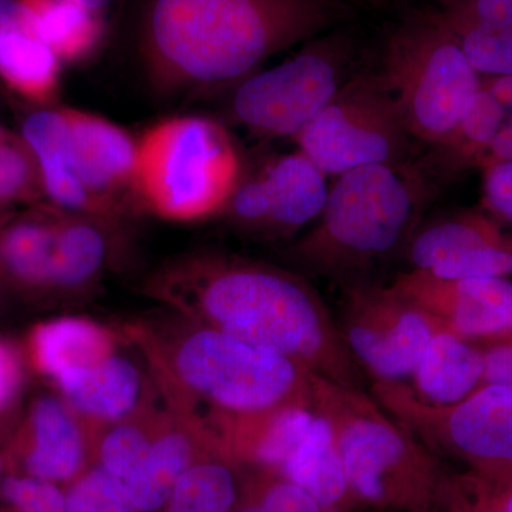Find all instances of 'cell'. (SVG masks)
I'll return each instance as SVG.
<instances>
[{
	"label": "cell",
	"mask_w": 512,
	"mask_h": 512,
	"mask_svg": "<svg viewBox=\"0 0 512 512\" xmlns=\"http://www.w3.org/2000/svg\"><path fill=\"white\" fill-rule=\"evenodd\" d=\"M484 190L488 205L512 224V161H497L488 167Z\"/></svg>",
	"instance_id": "38"
},
{
	"label": "cell",
	"mask_w": 512,
	"mask_h": 512,
	"mask_svg": "<svg viewBox=\"0 0 512 512\" xmlns=\"http://www.w3.org/2000/svg\"><path fill=\"white\" fill-rule=\"evenodd\" d=\"M241 168L238 148L220 123L202 116L170 117L138 141L133 190L164 220H205L227 210Z\"/></svg>",
	"instance_id": "6"
},
{
	"label": "cell",
	"mask_w": 512,
	"mask_h": 512,
	"mask_svg": "<svg viewBox=\"0 0 512 512\" xmlns=\"http://www.w3.org/2000/svg\"><path fill=\"white\" fill-rule=\"evenodd\" d=\"M424 192L423 178L403 163L339 175L315 227L292 254L309 271L329 278L365 271L413 237Z\"/></svg>",
	"instance_id": "5"
},
{
	"label": "cell",
	"mask_w": 512,
	"mask_h": 512,
	"mask_svg": "<svg viewBox=\"0 0 512 512\" xmlns=\"http://www.w3.org/2000/svg\"><path fill=\"white\" fill-rule=\"evenodd\" d=\"M393 286L461 338L478 342L512 333V281L504 276L443 281L410 271Z\"/></svg>",
	"instance_id": "13"
},
{
	"label": "cell",
	"mask_w": 512,
	"mask_h": 512,
	"mask_svg": "<svg viewBox=\"0 0 512 512\" xmlns=\"http://www.w3.org/2000/svg\"><path fill=\"white\" fill-rule=\"evenodd\" d=\"M239 503L237 478L222 461L194 463L178 480L168 512H235Z\"/></svg>",
	"instance_id": "27"
},
{
	"label": "cell",
	"mask_w": 512,
	"mask_h": 512,
	"mask_svg": "<svg viewBox=\"0 0 512 512\" xmlns=\"http://www.w3.org/2000/svg\"><path fill=\"white\" fill-rule=\"evenodd\" d=\"M79 2L101 15V12L109 8L110 5H113L116 0H79Z\"/></svg>",
	"instance_id": "43"
},
{
	"label": "cell",
	"mask_w": 512,
	"mask_h": 512,
	"mask_svg": "<svg viewBox=\"0 0 512 512\" xmlns=\"http://www.w3.org/2000/svg\"><path fill=\"white\" fill-rule=\"evenodd\" d=\"M57 222L25 218L0 229V271L16 285L55 289Z\"/></svg>",
	"instance_id": "22"
},
{
	"label": "cell",
	"mask_w": 512,
	"mask_h": 512,
	"mask_svg": "<svg viewBox=\"0 0 512 512\" xmlns=\"http://www.w3.org/2000/svg\"><path fill=\"white\" fill-rule=\"evenodd\" d=\"M67 160L80 183L107 210L111 195L131 185L136 173L138 141L113 121L66 109Z\"/></svg>",
	"instance_id": "14"
},
{
	"label": "cell",
	"mask_w": 512,
	"mask_h": 512,
	"mask_svg": "<svg viewBox=\"0 0 512 512\" xmlns=\"http://www.w3.org/2000/svg\"><path fill=\"white\" fill-rule=\"evenodd\" d=\"M23 370L19 353L10 343L0 340V413L15 402L22 387Z\"/></svg>",
	"instance_id": "40"
},
{
	"label": "cell",
	"mask_w": 512,
	"mask_h": 512,
	"mask_svg": "<svg viewBox=\"0 0 512 512\" xmlns=\"http://www.w3.org/2000/svg\"><path fill=\"white\" fill-rule=\"evenodd\" d=\"M419 512H447L443 507L437 505V507L429 508V510L419 511Z\"/></svg>",
	"instance_id": "45"
},
{
	"label": "cell",
	"mask_w": 512,
	"mask_h": 512,
	"mask_svg": "<svg viewBox=\"0 0 512 512\" xmlns=\"http://www.w3.org/2000/svg\"><path fill=\"white\" fill-rule=\"evenodd\" d=\"M495 497H497L498 508L500 512H512V478L500 481V483H493Z\"/></svg>",
	"instance_id": "41"
},
{
	"label": "cell",
	"mask_w": 512,
	"mask_h": 512,
	"mask_svg": "<svg viewBox=\"0 0 512 512\" xmlns=\"http://www.w3.org/2000/svg\"><path fill=\"white\" fill-rule=\"evenodd\" d=\"M501 117H503V110H501L500 101L487 86L481 84V89L474 94L460 123L440 146L446 147L447 150H454L456 147H460L463 151L471 148L488 150L500 128Z\"/></svg>",
	"instance_id": "31"
},
{
	"label": "cell",
	"mask_w": 512,
	"mask_h": 512,
	"mask_svg": "<svg viewBox=\"0 0 512 512\" xmlns=\"http://www.w3.org/2000/svg\"><path fill=\"white\" fill-rule=\"evenodd\" d=\"M22 138L33 154L42 190L64 210L101 212L103 205L80 183L67 160V116L63 110H39L23 123Z\"/></svg>",
	"instance_id": "19"
},
{
	"label": "cell",
	"mask_w": 512,
	"mask_h": 512,
	"mask_svg": "<svg viewBox=\"0 0 512 512\" xmlns=\"http://www.w3.org/2000/svg\"><path fill=\"white\" fill-rule=\"evenodd\" d=\"M372 393L441 460L493 483L512 478V387L483 384L448 406L424 402L406 382H373Z\"/></svg>",
	"instance_id": "7"
},
{
	"label": "cell",
	"mask_w": 512,
	"mask_h": 512,
	"mask_svg": "<svg viewBox=\"0 0 512 512\" xmlns=\"http://www.w3.org/2000/svg\"><path fill=\"white\" fill-rule=\"evenodd\" d=\"M313 410L328 421L350 490L363 510L437 507L450 471L362 389L311 375Z\"/></svg>",
	"instance_id": "4"
},
{
	"label": "cell",
	"mask_w": 512,
	"mask_h": 512,
	"mask_svg": "<svg viewBox=\"0 0 512 512\" xmlns=\"http://www.w3.org/2000/svg\"><path fill=\"white\" fill-rule=\"evenodd\" d=\"M60 64L22 0H0V79L23 99L45 104L59 92Z\"/></svg>",
	"instance_id": "15"
},
{
	"label": "cell",
	"mask_w": 512,
	"mask_h": 512,
	"mask_svg": "<svg viewBox=\"0 0 512 512\" xmlns=\"http://www.w3.org/2000/svg\"><path fill=\"white\" fill-rule=\"evenodd\" d=\"M279 474L308 491L329 512L363 510L350 490L333 431L318 413L301 446Z\"/></svg>",
	"instance_id": "20"
},
{
	"label": "cell",
	"mask_w": 512,
	"mask_h": 512,
	"mask_svg": "<svg viewBox=\"0 0 512 512\" xmlns=\"http://www.w3.org/2000/svg\"><path fill=\"white\" fill-rule=\"evenodd\" d=\"M64 402L77 416L97 423H120L136 410L143 376L127 357L116 352L96 365L56 380Z\"/></svg>",
	"instance_id": "17"
},
{
	"label": "cell",
	"mask_w": 512,
	"mask_h": 512,
	"mask_svg": "<svg viewBox=\"0 0 512 512\" xmlns=\"http://www.w3.org/2000/svg\"><path fill=\"white\" fill-rule=\"evenodd\" d=\"M478 74L512 76V32L450 16L441 20Z\"/></svg>",
	"instance_id": "28"
},
{
	"label": "cell",
	"mask_w": 512,
	"mask_h": 512,
	"mask_svg": "<svg viewBox=\"0 0 512 512\" xmlns=\"http://www.w3.org/2000/svg\"><path fill=\"white\" fill-rule=\"evenodd\" d=\"M0 495L15 512H67L59 485L25 474L3 478Z\"/></svg>",
	"instance_id": "33"
},
{
	"label": "cell",
	"mask_w": 512,
	"mask_h": 512,
	"mask_svg": "<svg viewBox=\"0 0 512 512\" xmlns=\"http://www.w3.org/2000/svg\"><path fill=\"white\" fill-rule=\"evenodd\" d=\"M40 192L39 170L29 147L0 126V207L36 200Z\"/></svg>",
	"instance_id": "29"
},
{
	"label": "cell",
	"mask_w": 512,
	"mask_h": 512,
	"mask_svg": "<svg viewBox=\"0 0 512 512\" xmlns=\"http://www.w3.org/2000/svg\"><path fill=\"white\" fill-rule=\"evenodd\" d=\"M156 434L146 427L120 421L103 437L99 447L100 467L111 476L126 481L140 466Z\"/></svg>",
	"instance_id": "32"
},
{
	"label": "cell",
	"mask_w": 512,
	"mask_h": 512,
	"mask_svg": "<svg viewBox=\"0 0 512 512\" xmlns=\"http://www.w3.org/2000/svg\"><path fill=\"white\" fill-rule=\"evenodd\" d=\"M345 60L342 43H313L242 80L232 97V116L255 136L296 138L339 92Z\"/></svg>",
	"instance_id": "10"
},
{
	"label": "cell",
	"mask_w": 512,
	"mask_h": 512,
	"mask_svg": "<svg viewBox=\"0 0 512 512\" xmlns=\"http://www.w3.org/2000/svg\"><path fill=\"white\" fill-rule=\"evenodd\" d=\"M3 471H5V458L0 454V485H2L3 481Z\"/></svg>",
	"instance_id": "44"
},
{
	"label": "cell",
	"mask_w": 512,
	"mask_h": 512,
	"mask_svg": "<svg viewBox=\"0 0 512 512\" xmlns=\"http://www.w3.org/2000/svg\"><path fill=\"white\" fill-rule=\"evenodd\" d=\"M192 433L181 429L165 430L154 436L150 450L140 466L124 481L131 501L140 512L165 508L178 480L194 464Z\"/></svg>",
	"instance_id": "23"
},
{
	"label": "cell",
	"mask_w": 512,
	"mask_h": 512,
	"mask_svg": "<svg viewBox=\"0 0 512 512\" xmlns=\"http://www.w3.org/2000/svg\"><path fill=\"white\" fill-rule=\"evenodd\" d=\"M328 0H133L130 32L165 94L241 83L332 22Z\"/></svg>",
	"instance_id": "2"
},
{
	"label": "cell",
	"mask_w": 512,
	"mask_h": 512,
	"mask_svg": "<svg viewBox=\"0 0 512 512\" xmlns=\"http://www.w3.org/2000/svg\"><path fill=\"white\" fill-rule=\"evenodd\" d=\"M407 133L382 79L343 84L326 109L295 138L328 177L367 165L400 163Z\"/></svg>",
	"instance_id": "9"
},
{
	"label": "cell",
	"mask_w": 512,
	"mask_h": 512,
	"mask_svg": "<svg viewBox=\"0 0 512 512\" xmlns=\"http://www.w3.org/2000/svg\"><path fill=\"white\" fill-rule=\"evenodd\" d=\"M175 330L170 338L147 329L138 333L177 406L187 414L202 407L197 436L218 450L237 421L311 403L312 373L288 357L197 322Z\"/></svg>",
	"instance_id": "3"
},
{
	"label": "cell",
	"mask_w": 512,
	"mask_h": 512,
	"mask_svg": "<svg viewBox=\"0 0 512 512\" xmlns=\"http://www.w3.org/2000/svg\"><path fill=\"white\" fill-rule=\"evenodd\" d=\"M440 323L394 286L353 285L339 329L373 382H407Z\"/></svg>",
	"instance_id": "11"
},
{
	"label": "cell",
	"mask_w": 512,
	"mask_h": 512,
	"mask_svg": "<svg viewBox=\"0 0 512 512\" xmlns=\"http://www.w3.org/2000/svg\"><path fill=\"white\" fill-rule=\"evenodd\" d=\"M235 512H269L266 510L264 505L259 503L258 500H256L254 494H249V497L247 500L242 501L241 504L238 503L237 510Z\"/></svg>",
	"instance_id": "42"
},
{
	"label": "cell",
	"mask_w": 512,
	"mask_h": 512,
	"mask_svg": "<svg viewBox=\"0 0 512 512\" xmlns=\"http://www.w3.org/2000/svg\"><path fill=\"white\" fill-rule=\"evenodd\" d=\"M498 229L477 217L453 218L434 222L420 229L409 241L412 271L426 272L444 256L480 245L504 244Z\"/></svg>",
	"instance_id": "26"
},
{
	"label": "cell",
	"mask_w": 512,
	"mask_h": 512,
	"mask_svg": "<svg viewBox=\"0 0 512 512\" xmlns=\"http://www.w3.org/2000/svg\"><path fill=\"white\" fill-rule=\"evenodd\" d=\"M413 392L421 400L448 406L483 386V350L473 340L440 328L421 355L412 377Z\"/></svg>",
	"instance_id": "18"
},
{
	"label": "cell",
	"mask_w": 512,
	"mask_h": 512,
	"mask_svg": "<svg viewBox=\"0 0 512 512\" xmlns=\"http://www.w3.org/2000/svg\"><path fill=\"white\" fill-rule=\"evenodd\" d=\"M476 343L483 350V384L512 387V333Z\"/></svg>",
	"instance_id": "36"
},
{
	"label": "cell",
	"mask_w": 512,
	"mask_h": 512,
	"mask_svg": "<svg viewBox=\"0 0 512 512\" xmlns=\"http://www.w3.org/2000/svg\"><path fill=\"white\" fill-rule=\"evenodd\" d=\"M254 491L256 500L269 512H329L298 484L272 471Z\"/></svg>",
	"instance_id": "35"
},
{
	"label": "cell",
	"mask_w": 512,
	"mask_h": 512,
	"mask_svg": "<svg viewBox=\"0 0 512 512\" xmlns=\"http://www.w3.org/2000/svg\"><path fill=\"white\" fill-rule=\"evenodd\" d=\"M23 447L25 476L64 483L80 473L86 439L77 414L56 397H40L30 409Z\"/></svg>",
	"instance_id": "16"
},
{
	"label": "cell",
	"mask_w": 512,
	"mask_h": 512,
	"mask_svg": "<svg viewBox=\"0 0 512 512\" xmlns=\"http://www.w3.org/2000/svg\"><path fill=\"white\" fill-rule=\"evenodd\" d=\"M37 35L60 62H82L93 55L103 36L100 13L79 0H22Z\"/></svg>",
	"instance_id": "24"
},
{
	"label": "cell",
	"mask_w": 512,
	"mask_h": 512,
	"mask_svg": "<svg viewBox=\"0 0 512 512\" xmlns=\"http://www.w3.org/2000/svg\"><path fill=\"white\" fill-rule=\"evenodd\" d=\"M29 343L33 363L53 382L96 365L114 353L109 330L93 320L76 316L40 323L33 329Z\"/></svg>",
	"instance_id": "21"
},
{
	"label": "cell",
	"mask_w": 512,
	"mask_h": 512,
	"mask_svg": "<svg viewBox=\"0 0 512 512\" xmlns=\"http://www.w3.org/2000/svg\"><path fill=\"white\" fill-rule=\"evenodd\" d=\"M151 288L194 322L274 350L312 375L365 389L363 369L338 323L301 276L247 259L201 255L168 266Z\"/></svg>",
	"instance_id": "1"
},
{
	"label": "cell",
	"mask_w": 512,
	"mask_h": 512,
	"mask_svg": "<svg viewBox=\"0 0 512 512\" xmlns=\"http://www.w3.org/2000/svg\"><path fill=\"white\" fill-rule=\"evenodd\" d=\"M328 178L301 150L285 154L255 177L241 180L227 211L239 227L282 237L295 234L322 214Z\"/></svg>",
	"instance_id": "12"
},
{
	"label": "cell",
	"mask_w": 512,
	"mask_h": 512,
	"mask_svg": "<svg viewBox=\"0 0 512 512\" xmlns=\"http://www.w3.org/2000/svg\"><path fill=\"white\" fill-rule=\"evenodd\" d=\"M478 76L450 29L433 19L394 36L380 79L409 136L440 146L481 89Z\"/></svg>",
	"instance_id": "8"
},
{
	"label": "cell",
	"mask_w": 512,
	"mask_h": 512,
	"mask_svg": "<svg viewBox=\"0 0 512 512\" xmlns=\"http://www.w3.org/2000/svg\"><path fill=\"white\" fill-rule=\"evenodd\" d=\"M107 258L103 232L90 221L57 222L55 289L83 288L100 274Z\"/></svg>",
	"instance_id": "25"
},
{
	"label": "cell",
	"mask_w": 512,
	"mask_h": 512,
	"mask_svg": "<svg viewBox=\"0 0 512 512\" xmlns=\"http://www.w3.org/2000/svg\"><path fill=\"white\" fill-rule=\"evenodd\" d=\"M451 16L512 32V0H467Z\"/></svg>",
	"instance_id": "39"
},
{
	"label": "cell",
	"mask_w": 512,
	"mask_h": 512,
	"mask_svg": "<svg viewBox=\"0 0 512 512\" xmlns=\"http://www.w3.org/2000/svg\"><path fill=\"white\" fill-rule=\"evenodd\" d=\"M64 495L67 512H140L126 484L101 467L83 474Z\"/></svg>",
	"instance_id": "30"
},
{
	"label": "cell",
	"mask_w": 512,
	"mask_h": 512,
	"mask_svg": "<svg viewBox=\"0 0 512 512\" xmlns=\"http://www.w3.org/2000/svg\"><path fill=\"white\" fill-rule=\"evenodd\" d=\"M490 92L500 101L503 117L500 128L488 151L497 161H512V76L497 77L488 84Z\"/></svg>",
	"instance_id": "37"
},
{
	"label": "cell",
	"mask_w": 512,
	"mask_h": 512,
	"mask_svg": "<svg viewBox=\"0 0 512 512\" xmlns=\"http://www.w3.org/2000/svg\"><path fill=\"white\" fill-rule=\"evenodd\" d=\"M439 505L447 512H500L494 485L467 470L448 474Z\"/></svg>",
	"instance_id": "34"
}]
</instances>
